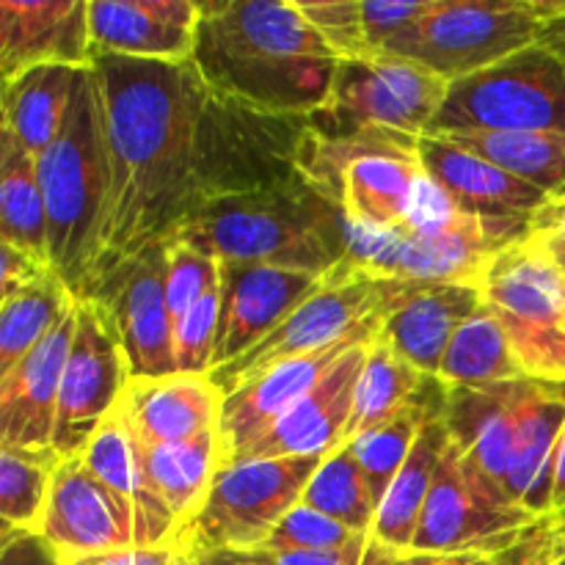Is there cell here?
<instances>
[{
    "mask_svg": "<svg viewBox=\"0 0 565 565\" xmlns=\"http://www.w3.org/2000/svg\"><path fill=\"white\" fill-rule=\"evenodd\" d=\"M110 154V199L92 285L174 237L218 199L303 171L312 121L213 92L193 58L94 55Z\"/></svg>",
    "mask_w": 565,
    "mask_h": 565,
    "instance_id": "1",
    "label": "cell"
},
{
    "mask_svg": "<svg viewBox=\"0 0 565 565\" xmlns=\"http://www.w3.org/2000/svg\"><path fill=\"white\" fill-rule=\"evenodd\" d=\"M193 64L224 97L265 114L312 116L329 103L342 61L296 0H204Z\"/></svg>",
    "mask_w": 565,
    "mask_h": 565,
    "instance_id": "2",
    "label": "cell"
},
{
    "mask_svg": "<svg viewBox=\"0 0 565 565\" xmlns=\"http://www.w3.org/2000/svg\"><path fill=\"white\" fill-rule=\"evenodd\" d=\"M174 237L218 263L329 276L351 254L353 226L342 204L298 171L276 185L207 204Z\"/></svg>",
    "mask_w": 565,
    "mask_h": 565,
    "instance_id": "3",
    "label": "cell"
},
{
    "mask_svg": "<svg viewBox=\"0 0 565 565\" xmlns=\"http://www.w3.org/2000/svg\"><path fill=\"white\" fill-rule=\"evenodd\" d=\"M47 204L50 265L77 298L92 279L110 199L103 97L92 66L75 75L58 136L36 158Z\"/></svg>",
    "mask_w": 565,
    "mask_h": 565,
    "instance_id": "4",
    "label": "cell"
},
{
    "mask_svg": "<svg viewBox=\"0 0 565 565\" xmlns=\"http://www.w3.org/2000/svg\"><path fill=\"white\" fill-rule=\"evenodd\" d=\"M519 237H524L522 230L463 213L425 177L406 224L392 232L353 226L351 254L342 265L373 279L478 287L494 254Z\"/></svg>",
    "mask_w": 565,
    "mask_h": 565,
    "instance_id": "5",
    "label": "cell"
},
{
    "mask_svg": "<svg viewBox=\"0 0 565 565\" xmlns=\"http://www.w3.org/2000/svg\"><path fill=\"white\" fill-rule=\"evenodd\" d=\"M563 11L565 0H430L428 14L379 55L414 61L452 83L539 44Z\"/></svg>",
    "mask_w": 565,
    "mask_h": 565,
    "instance_id": "6",
    "label": "cell"
},
{
    "mask_svg": "<svg viewBox=\"0 0 565 565\" xmlns=\"http://www.w3.org/2000/svg\"><path fill=\"white\" fill-rule=\"evenodd\" d=\"M318 456L241 458L221 463L202 508L174 533L182 555L210 550H263L281 519L301 505Z\"/></svg>",
    "mask_w": 565,
    "mask_h": 565,
    "instance_id": "7",
    "label": "cell"
},
{
    "mask_svg": "<svg viewBox=\"0 0 565 565\" xmlns=\"http://www.w3.org/2000/svg\"><path fill=\"white\" fill-rule=\"evenodd\" d=\"M447 132L565 136V64L539 42L489 70L452 81L425 136Z\"/></svg>",
    "mask_w": 565,
    "mask_h": 565,
    "instance_id": "8",
    "label": "cell"
},
{
    "mask_svg": "<svg viewBox=\"0 0 565 565\" xmlns=\"http://www.w3.org/2000/svg\"><path fill=\"white\" fill-rule=\"evenodd\" d=\"M478 290L524 375L565 386V276L519 237L494 254Z\"/></svg>",
    "mask_w": 565,
    "mask_h": 565,
    "instance_id": "9",
    "label": "cell"
},
{
    "mask_svg": "<svg viewBox=\"0 0 565 565\" xmlns=\"http://www.w3.org/2000/svg\"><path fill=\"white\" fill-rule=\"evenodd\" d=\"M447 88L450 83L445 77L395 55L342 61L329 103L309 121L323 138L367 130L423 138L445 103Z\"/></svg>",
    "mask_w": 565,
    "mask_h": 565,
    "instance_id": "10",
    "label": "cell"
},
{
    "mask_svg": "<svg viewBox=\"0 0 565 565\" xmlns=\"http://www.w3.org/2000/svg\"><path fill=\"white\" fill-rule=\"evenodd\" d=\"M539 522L450 441L434 475L412 552L500 557Z\"/></svg>",
    "mask_w": 565,
    "mask_h": 565,
    "instance_id": "11",
    "label": "cell"
},
{
    "mask_svg": "<svg viewBox=\"0 0 565 565\" xmlns=\"http://www.w3.org/2000/svg\"><path fill=\"white\" fill-rule=\"evenodd\" d=\"M392 298H395V279H373L340 265L279 329L270 331L259 345L237 356L235 362L207 373V379L226 397L248 379L276 364L318 353L356 334L364 326L379 323L384 320Z\"/></svg>",
    "mask_w": 565,
    "mask_h": 565,
    "instance_id": "12",
    "label": "cell"
},
{
    "mask_svg": "<svg viewBox=\"0 0 565 565\" xmlns=\"http://www.w3.org/2000/svg\"><path fill=\"white\" fill-rule=\"evenodd\" d=\"M130 367L108 309L94 298H77V326L61 379L53 450L58 458L81 456L94 430L121 403Z\"/></svg>",
    "mask_w": 565,
    "mask_h": 565,
    "instance_id": "13",
    "label": "cell"
},
{
    "mask_svg": "<svg viewBox=\"0 0 565 565\" xmlns=\"http://www.w3.org/2000/svg\"><path fill=\"white\" fill-rule=\"evenodd\" d=\"M81 298H94L108 309L125 348L130 379L177 373L174 323L166 301L163 243L125 259Z\"/></svg>",
    "mask_w": 565,
    "mask_h": 565,
    "instance_id": "14",
    "label": "cell"
},
{
    "mask_svg": "<svg viewBox=\"0 0 565 565\" xmlns=\"http://www.w3.org/2000/svg\"><path fill=\"white\" fill-rule=\"evenodd\" d=\"M33 533L42 535L61 565L136 550L132 511L83 463L81 456L61 458L47 508Z\"/></svg>",
    "mask_w": 565,
    "mask_h": 565,
    "instance_id": "15",
    "label": "cell"
},
{
    "mask_svg": "<svg viewBox=\"0 0 565 565\" xmlns=\"http://www.w3.org/2000/svg\"><path fill=\"white\" fill-rule=\"evenodd\" d=\"M381 323H370L359 329L356 334L345 337L337 345L323 348L309 356L290 359L276 367L265 370V373L254 375L246 384L237 386L235 392L224 397L221 403V419H218V436H221V456L224 463L241 461L265 434L276 428L331 370L337 367L342 356L351 348L370 342L379 334Z\"/></svg>",
    "mask_w": 565,
    "mask_h": 565,
    "instance_id": "16",
    "label": "cell"
},
{
    "mask_svg": "<svg viewBox=\"0 0 565 565\" xmlns=\"http://www.w3.org/2000/svg\"><path fill=\"white\" fill-rule=\"evenodd\" d=\"M326 276L270 265L221 263V326L213 370L252 351L274 329H279ZM210 370V373H213Z\"/></svg>",
    "mask_w": 565,
    "mask_h": 565,
    "instance_id": "17",
    "label": "cell"
},
{
    "mask_svg": "<svg viewBox=\"0 0 565 565\" xmlns=\"http://www.w3.org/2000/svg\"><path fill=\"white\" fill-rule=\"evenodd\" d=\"M77 326V303L58 326L0 379V447L36 456H55L61 379Z\"/></svg>",
    "mask_w": 565,
    "mask_h": 565,
    "instance_id": "18",
    "label": "cell"
},
{
    "mask_svg": "<svg viewBox=\"0 0 565 565\" xmlns=\"http://www.w3.org/2000/svg\"><path fill=\"white\" fill-rule=\"evenodd\" d=\"M419 160L428 180L456 207L483 221L527 232L530 218L550 202V196L539 188L516 180L508 171L491 166L489 160L439 136L419 138Z\"/></svg>",
    "mask_w": 565,
    "mask_h": 565,
    "instance_id": "19",
    "label": "cell"
},
{
    "mask_svg": "<svg viewBox=\"0 0 565 565\" xmlns=\"http://www.w3.org/2000/svg\"><path fill=\"white\" fill-rule=\"evenodd\" d=\"M483 307L475 285L456 281H401L386 309L379 337L390 342L419 373L439 379L452 337Z\"/></svg>",
    "mask_w": 565,
    "mask_h": 565,
    "instance_id": "20",
    "label": "cell"
},
{
    "mask_svg": "<svg viewBox=\"0 0 565 565\" xmlns=\"http://www.w3.org/2000/svg\"><path fill=\"white\" fill-rule=\"evenodd\" d=\"M88 0H0V72L11 81L42 64L92 66Z\"/></svg>",
    "mask_w": 565,
    "mask_h": 565,
    "instance_id": "21",
    "label": "cell"
},
{
    "mask_svg": "<svg viewBox=\"0 0 565 565\" xmlns=\"http://www.w3.org/2000/svg\"><path fill=\"white\" fill-rule=\"evenodd\" d=\"M94 55L143 61L193 58L199 3L193 0H88Z\"/></svg>",
    "mask_w": 565,
    "mask_h": 565,
    "instance_id": "22",
    "label": "cell"
},
{
    "mask_svg": "<svg viewBox=\"0 0 565 565\" xmlns=\"http://www.w3.org/2000/svg\"><path fill=\"white\" fill-rule=\"evenodd\" d=\"M370 342L351 348L337 367L243 458H326L348 441L356 386Z\"/></svg>",
    "mask_w": 565,
    "mask_h": 565,
    "instance_id": "23",
    "label": "cell"
},
{
    "mask_svg": "<svg viewBox=\"0 0 565 565\" xmlns=\"http://www.w3.org/2000/svg\"><path fill=\"white\" fill-rule=\"evenodd\" d=\"M527 381H505L489 386H456L447 390L445 423L452 445L467 456L475 469L505 489L508 469L516 447L519 412Z\"/></svg>",
    "mask_w": 565,
    "mask_h": 565,
    "instance_id": "24",
    "label": "cell"
},
{
    "mask_svg": "<svg viewBox=\"0 0 565 565\" xmlns=\"http://www.w3.org/2000/svg\"><path fill=\"white\" fill-rule=\"evenodd\" d=\"M224 395L207 375L171 373L130 379L119 412L147 447L177 445L218 428Z\"/></svg>",
    "mask_w": 565,
    "mask_h": 565,
    "instance_id": "25",
    "label": "cell"
},
{
    "mask_svg": "<svg viewBox=\"0 0 565 565\" xmlns=\"http://www.w3.org/2000/svg\"><path fill=\"white\" fill-rule=\"evenodd\" d=\"M81 458L114 494L127 502L132 519H136V546L171 544L180 524L154 491L147 467H143L141 441L121 417L119 406L94 430Z\"/></svg>",
    "mask_w": 565,
    "mask_h": 565,
    "instance_id": "26",
    "label": "cell"
},
{
    "mask_svg": "<svg viewBox=\"0 0 565 565\" xmlns=\"http://www.w3.org/2000/svg\"><path fill=\"white\" fill-rule=\"evenodd\" d=\"M565 430V386L527 381L519 412L516 447L508 469L505 491L516 505L539 519H550L555 491V463Z\"/></svg>",
    "mask_w": 565,
    "mask_h": 565,
    "instance_id": "27",
    "label": "cell"
},
{
    "mask_svg": "<svg viewBox=\"0 0 565 565\" xmlns=\"http://www.w3.org/2000/svg\"><path fill=\"white\" fill-rule=\"evenodd\" d=\"M450 436H447L441 417L428 419L419 430L417 441L412 447V456L403 463L397 478L392 480L384 502L379 508V516L373 524V539L392 552H412L414 539H417L419 519H423L425 502H428L434 475L439 469L441 456H445Z\"/></svg>",
    "mask_w": 565,
    "mask_h": 565,
    "instance_id": "28",
    "label": "cell"
},
{
    "mask_svg": "<svg viewBox=\"0 0 565 565\" xmlns=\"http://www.w3.org/2000/svg\"><path fill=\"white\" fill-rule=\"evenodd\" d=\"M75 75V66L42 64L3 81V94H0L3 127L33 158H39L58 136Z\"/></svg>",
    "mask_w": 565,
    "mask_h": 565,
    "instance_id": "29",
    "label": "cell"
},
{
    "mask_svg": "<svg viewBox=\"0 0 565 565\" xmlns=\"http://www.w3.org/2000/svg\"><path fill=\"white\" fill-rule=\"evenodd\" d=\"M0 241L50 265L47 204L36 158L0 127Z\"/></svg>",
    "mask_w": 565,
    "mask_h": 565,
    "instance_id": "30",
    "label": "cell"
},
{
    "mask_svg": "<svg viewBox=\"0 0 565 565\" xmlns=\"http://www.w3.org/2000/svg\"><path fill=\"white\" fill-rule=\"evenodd\" d=\"M143 450V467L160 500L174 513L177 524H185L193 513L202 508L215 472L224 463L221 456L218 428L196 436V439L177 441V445L147 447ZM177 527V530H180Z\"/></svg>",
    "mask_w": 565,
    "mask_h": 565,
    "instance_id": "31",
    "label": "cell"
},
{
    "mask_svg": "<svg viewBox=\"0 0 565 565\" xmlns=\"http://www.w3.org/2000/svg\"><path fill=\"white\" fill-rule=\"evenodd\" d=\"M445 141L489 160L546 196H565V136L561 132H447Z\"/></svg>",
    "mask_w": 565,
    "mask_h": 565,
    "instance_id": "32",
    "label": "cell"
},
{
    "mask_svg": "<svg viewBox=\"0 0 565 565\" xmlns=\"http://www.w3.org/2000/svg\"><path fill=\"white\" fill-rule=\"evenodd\" d=\"M75 303L77 296L55 270H47L0 301V379H6L64 320V315L75 309Z\"/></svg>",
    "mask_w": 565,
    "mask_h": 565,
    "instance_id": "33",
    "label": "cell"
},
{
    "mask_svg": "<svg viewBox=\"0 0 565 565\" xmlns=\"http://www.w3.org/2000/svg\"><path fill=\"white\" fill-rule=\"evenodd\" d=\"M527 379L508 342L500 320L480 307L452 337L441 362L439 381L447 390L456 386H489Z\"/></svg>",
    "mask_w": 565,
    "mask_h": 565,
    "instance_id": "34",
    "label": "cell"
},
{
    "mask_svg": "<svg viewBox=\"0 0 565 565\" xmlns=\"http://www.w3.org/2000/svg\"><path fill=\"white\" fill-rule=\"evenodd\" d=\"M428 379L430 375L419 373L390 342L375 334L367 345L362 379L356 386V406L348 425V441L403 412L423 392Z\"/></svg>",
    "mask_w": 565,
    "mask_h": 565,
    "instance_id": "35",
    "label": "cell"
},
{
    "mask_svg": "<svg viewBox=\"0 0 565 565\" xmlns=\"http://www.w3.org/2000/svg\"><path fill=\"white\" fill-rule=\"evenodd\" d=\"M301 505L334 519L353 533H373L379 505H375L367 478H364L362 467L353 456L351 441L337 447L320 461L318 472L312 475L307 491H303Z\"/></svg>",
    "mask_w": 565,
    "mask_h": 565,
    "instance_id": "36",
    "label": "cell"
},
{
    "mask_svg": "<svg viewBox=\"0 0 565 565\" xmlns=\"http://www.w3.org/2000/svg\"><path fill=\"white\" fill-rule=\"evenodd\" d=\"M58 463V456H36V452L0 447V519H3V533L39 527Z\"/></svg>",
    "mask_w": 565,
    "mask_h": 565,
    "instance_id": "37",
    "label": "cell"
},
{
    "mask_svg": "<svg viewBox=\"0 0 565 565\" xmlns=\"http://www.w3.org/2000/svg\"><path fill=\"white\" fill-rule=\"evenodd\" d=\"M166 248V301L171 323H180L213 287L221 281V263L199 252L180 237L163 241Z\"/></svg>",
    "mask_w": 565,
    "mask_h": 565,
    "instance_id": "38",
    "label": "cell"
},
{
    "mask_svg": "<svg viewBox=\"0 0 565 565\" xmlns=\"http://www.w3.org/2000/svg\"><path fill=\"white\" fill-rule=\"evenodd\" d=\"M296 6L340 61L373 55L364 33L362 0H296Z\"/></svg>",
    "mask_w": 565,
    "mask_h": 565,
    "instance_id": "39",
    "label": "cell"
},
{
    "mask_svg": "<svg viewBox=\"0 0 565 565\" xmlns=\"http://www.w3.org/2000/svg\"><path fill=\"white\" fill-rule=\"evenodd\" d=\"M221 281L207 292L180 323L174 326V359L177 373L207 375L213 370L215 342L221 326Z\"/></svg>",
    "mask_w": 565,
    "mask_h": 565,
    "instance_id": "40",
    "label": "cell"
},
{
    "mask_svg": "<svg viewBox=\"0 0 565 565\" xmlns=\"http://www.w3.org/2000/svg\"><path fill=\"white\" fill-rule=\"evenodd\" d=\"M356 535L362 533H353V530L342 527L340 522L312 511V508L296 505L285 519H281L279 527L274 530V535H270L268 544H265L263 550L268 552L337 550V546L351 544Z\"/></svg>",
    "mask_w": 565,
    "mask_h": 565,
    "instance_id": "41",
    "label": "cell"
},
{
    "mask_svg": "<svg viewBox=\"0 0 565 565\" xmlns=\"http://www.w3.org/2000/svg\"><path fill=\"white\" fill-rule=\"evenodd\" d=\"M428 9L430 0H412V3H403V0H362L364 33H367V44L373 55H379L386 42L401 36L419 17L428 14Z\"/></svg>",
    "mask_w": 565,
    "mask_h": 565,
    "instance_id": "42",
    "label": "cell"
},
{
    "mask_svg": "<svg viewBox=\"0 0 565 565\" xmlns=\"http://www.w3.org/2000/svg\"><path fill=\"white\" fill-rule=\"evenodd\" d=\"M522 241L535 254H541L557 274L565 276V196H552L530 218Z\"/></svg>",
    "mask_w": 565,
    "mask_h": 565,
    "instance_id": "43",
    "label": "cell"
},
{
    "mask_svg": "<svg viewBox=\"0 0 565 565\" xmlns=\"http://www.w3.org/2000/svg\"><path fill=\"white\" fill-rule=\"evenodd\" d=\"M47 270H53V265L42 263V259L31 257V254L22 252V248L0 241V301L11 298L14 292H20L22 287L36 281L39 276L47 274Z\"/></svg>",
    "mask_w": 565,
    "mask_h": 565,
    "instance_id": "44",
    "label": "cell"
},
{
    "mask_svg": "<svg viewBox=\"0 0 565 565\" xmlns=\"http://www.w3.org/2000/svg\"><path fill=\"white\" fill-rule=\"evenodd\" d=\"M373 535H356L351 544L320 552H270L276 565H364Z\"/></svg>",
    "mask_w": 565,
    "mask_h": 565,
    "instance_id": "45",
    "label": "cell"
},
{
    "mask_svg": "<svg viewBox=\"0 0 565 565\" xmlns=\"http://www.w3.org/2000/svg\"><path fill=\"white\" fill-rule=\"evenodd\" d=\"M364 565H500V557L489 555H439V552H392L373 539Z\"/></svg>",
    "mask_w": 565,
    "mask_h": 565,
    "instance_id": "46",
    "label": "cell"
},
{
    "mask_svg": "<svg viewBox=\"0 0 565 565\" xmlns=\"http://www.w3.org/2000/svg\"><path fill=\"white\" fill-rule=\"evenodd\" d=\"M0 565H61L42 535L33 530H11L3 533Z\"/></svg>",
    "mask_w": 565,
    "mask_h": 565,
    "instance_id": "47",
    "label": "cell"
},
{
    "mask_svg": "<svg viewBox=\"0 0 565 565\" xmlns=\"http://www.w3.org/2000/svg\"><path fill=\"white\" fill-rule=\"evenodd\" d=\"M552 557H555V544H552L550 524L541 519L513 550L500 555V565H550Z\"/></svg>",
    "mask_w": 565,
    "mask_h": 565,
    "instance_id": "48",
    "label": "cell"
},
{
    "mask_svg": "<svg viewBox=\"0 0 565 565\" xmlns=\"http://www.w3.org/2000/svg\"><path fill=\"white\" fill-rule=\"evenodd\" d=\"M88 565H182V557L174 550V544L136 546V550L116 552V555L88 561Z\"/></svg>",
    "mask_w": 565,
    "mask_h": 565,
    "instance_id": "49",
    "label": "cell"
},
{
    "mask_svg": "<svg viewBox=\"0 0 565 565\" xmlns=\"http://www.w3.org/2000/svg\"><path fill=\"white\" fill-rule=\"evenodd\" d=\"M182 565H276L268 550H210L182 555Z\"/></svg>",
    "mask_w": 565,
    "mask_h": 565,
    "instance_id": "50",
    "label": "cell"
},
{
    "mask_svg": "<svg viewBox=\"0 0 565 565\" xmlns=\"http://www.w3.org/2000/svg\"><path fill=\"white\" fill-rule=\"evenodd\" d=\"M539 42L544 44V47H550L552 53H555L557 58L565 64V11L557 17V20H552L550 25L544 28V33H541Z\"/></svg>",
    "mask_w": 565,
    "mask_h": 565,
    "instance_id": "51",
    "label": "cell"
},
{
    "mask_svg": "<svg viewBox=\"0 0 565 565\" xmlns=\"http://www.w3.org/2000/svg\"><path fill=\"white\" fill-rule=\"evenodd\" d=\"M565 505V430L561 439V450H557V463H555V491H552V513L557 508ZM550 513V516H552Z\"/></svg>",
    "mask_w": 565,
    "mask_h": 565,
    "instance_id": "52",
    "label": "cell"
},
{
    "mask_svg": "<svg viewBox=\"0 0 565 565\" xmlns=\"http://www.w3.org/2000/svg\"><path fill=\"white\" fill-rule=\"evenodd\" d=\"M550 535H552V544H555V555H565V505L557 508L550 519Z\"/></svg>",
    "mask_w": 565,
    "mask_h": 565,
    "instance_id": "53",
    "label": "cell"
},
{
    "mask_svg": "<svg viewBox=\"0 0 565 565\" xmlns=\"http://www.w3.org/2000/svg\"><path fill=\"white\" fill-rule=\"evenodd\" d=\"M550 565H565V555H555V557H552V561H550Z\"/></svg>",
    "mask_w": 565,
    "mask_h": 565,
    "instance_id": "54",
    "label": "cell"
},
{
    "mask_svg": "<svg viewBox=\"0 0 565 565\" xmlns=\"http://www.w3.org/2000/svg\"><path fill=\"white\" fill-rule=\"evenodd\" d=\"M70 565H88V563H70Z\"/></svg>",
    "mask_w": 565,
    "mask_h": 565,
    "instance_id": "55",
    "label": "cell"
}]
</instances>
